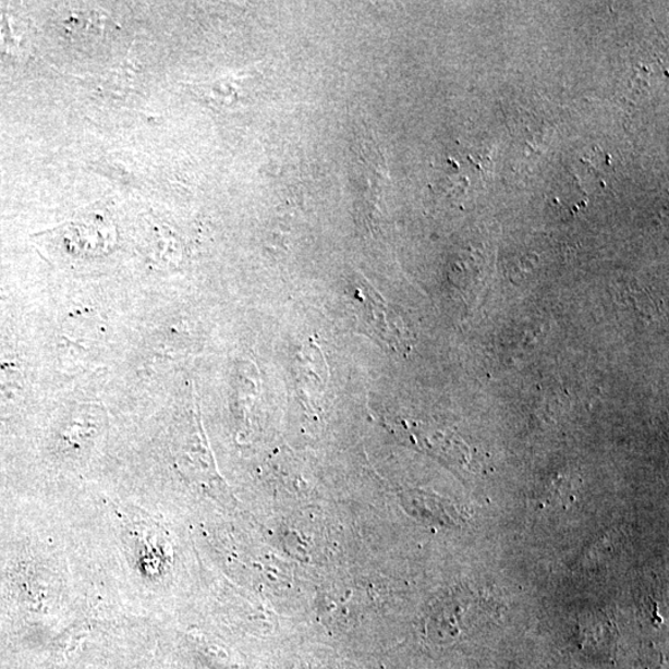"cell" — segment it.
Instances as JSON below:
<instances>
[{"mask_svg":"<svg viewBox=\"0 0 669 669\" xmlns=\"http://www.w3.org/2000/svg\"><path fill=\"white\" fill-rule=\"evenodd\" d=\"M352 300L365 333L373 334L376 340L386 342L397 351L404 350V333L398 329V325L402 323L366 280H361L352 288Z\"/></svg>","mask_w":669,"mask_h":669,"instance_id":"1","label":"cell"}]
</instances>
